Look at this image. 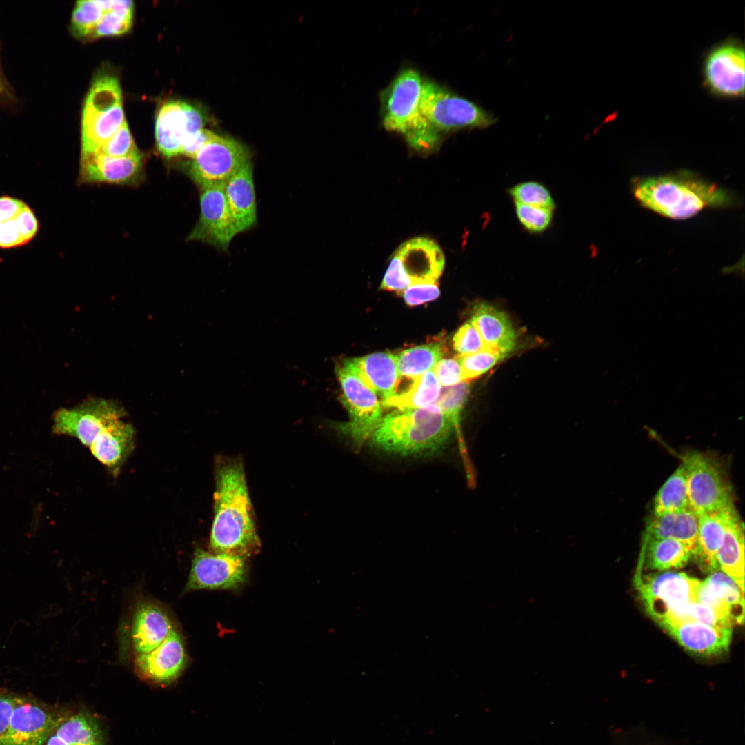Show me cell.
<instances>
[{
	"instance_id": "1",
	"label": "cell",
	"mask_w": 745,
	"mask_h": 745,
	"mask_svg": "<svg viewBox=\"0 0 745 745\" xmlns=\"http://www.w3.org/2000/svg\"><path fill=\"white\" fill-rule=\"evenodd\" d=\"M212 553L248 558L261 543L253 519L244 466L237 458H219L215 465Z\"/></svg>"
},
{
	"instance_id": "2",
	"label": "cell",
	"mask_w": 745,
	"mask_h": 745,
	"mask_svg": "<svg viewBox=\"0 0 745 745\" xmlns=\"http://www.w3.org/2000/svg\"><path fill=\"white\" fill-rule=\"evenodd\" d=\"M635 199L645 208L673 219L691 218L710 208H730L737 199L728 190L689 170L635 178Z\"/></svg>"
},
{
	"instance_id": "3",
	"label": "cell",
	"mask_w": 745,
	"mask_h": 745,
	"mask_svg": "<svg viewBox=\"0 0 745 745\" xmlns=\"http://www.w3.org/2000/svg\"><path fill=\"white\" fill-rule=\"evenodd\" d=\"M453 432L441 409L426 407L395 410L383 416L370 437L383 451L400 455L435 453L441 448Z\"/></svg>"
},
{
	"instance_id": "4",
	"label": "cell",
	"mask_w": 745,
	"mask_h": 745,
	"mask_svg": "<svg viewBox=\"0 0 745 745\" xmlns=\"http://www.w3.org/2000/svg\"><path fill=\"white\" fill-rule=\"evenodd\" d=\"M420 111L429 125L439 134L466 128H486L497 120L473 101L425 79Z\"/></svg>"
},
{
	"instance_id": "5",
	"label": "cell",
	"mask_w": 745,
	"mask_h": 745,
	"mask_svg": "<svg viewBox=\"0 0 745 745\" xmlns=\"http://www.w3.org/2000/svg\"><path fill=\"white\" fill-rule=\"evenodd\" d=\"M336 371L342 390L341 402L349 414V421L338 425L339 430L358 451L380 424L381 404L377 395L344 361L337 366Z\"/></svg>"
},
{
	"instance_id": "6",
	"label": "cell",
	"mask_w": 745,
	"mask_h": 745,
	"mask_svg": "<svg viewBox=\"0 0 745 745\" xmlns=\"http://www.w3.org/2000/svg\"><path fill=\"white\" fill-rule=\"evenodd\" d=\"M423 81L417 70L408 68L394 79L383 94L384 127L403 134L406 140L433 128L420 111Z\"/></svg>"
},
{
	"instance_id": "7",
	"label": "cell",
	"mask_w": 745,
	"mask_h": 745,
	"mask_svg": "<svg viewBox=\"0 0 745 745\" xmlns=\"http://www.w3.org/2000/svg\"><path fill=\"white\" fill-rule=\"evenodd\" d=\"M689 508L697 515L734 506L730 485L717 462L704 453L691 452L682 459Z\"/></svg>"
},
{
	"instance_id": "8",
	"label": "cell",
	"mask_w": 745,
	"mask_h": 745,
	"mask_svg": "<svg viewBox=\"0 0 745 745\" xmlns=\"http://www.w3.org/2000/svg\"><path fill=\"white\" fill-rule=\"evenodd\" d=\"M250 161L251 154L244 144L218 135L183 166V172L201 189L225 184Z\"/></svg>"
},
{
	"instance_id": "9",
	"label": "cell",
	"mask_w": 745,
	"mask_h": 745,
	"mask_svg": "<svg viewBox=\"0 0 745 745\" xmlns=\"http://www.w3.org/2000/svg\"><path fill=\"white\" fill-rule=\"evenodd\" d=\"M699 580L686 573L667 570L635 573V584L646 612L658 624L673 609L697 601Z\"/></svg>"
},
{
	"instance_id": "10",
	"label": "cell",
	"mask_w": 745,
	"mask_h": 745,
	"mask_svg": "<svg viewBox=\"0 0 745 745\" xmlns=\"http://www.w3.org/2000/svg\"><path fill=\"white\" fill-rule=\"evenodd\" d=\"M125 416L119 404L91 397L74 407L56 410L52 415V430L57 435L74 437L90 447L103 430Z\"/></svg>"
},
{
	"instance_id": "11",
	"label": "cell",
	"mask_w": 745,
	"mask_h": 745,
	"mask_svg": "<svg viewBox=\"0 0 745 745\" xmlns=\"http://www.w3.org/2000/svg\"><path fill=\"white\" fill-rule=\"evenodd\" d=\"M248 575L247 559L214 553L197 548L185 591L201 589L237 590Z\"/></svg>"
},
{
	"instance_id": "12",
	"label": "cell",
	"mask_w": 745,
	"mask_h": 745,
	"mask_svg": "<svg viewBox=\"0 0 745 745\" xmlns=\"http://www.w3.org/2000/svg\"><path fill=\"white\" fill-rule=\"evenodd\" d=\"M745 54L742 43L726 40L713 48L704 61L702 73L706 88L724 98L744 94Z\"/></svg>"
},
{
	"instance_id": "13",
	"label": "cell",
	"mask_w": 745,
	"mask_h": 745,
	"mask_svg": "<svg viewBox=\"0 0 745 745\" xmlns=\"http://www.w3.org/2000/svg\"><path fill=\"white\" fill-rule=\"evenodd\" d=\"M200 190V214L188 241H200L226 251L237 232L224 192V184Z\"/></svg>"
},
{
	"instance_id": "14",
	"label": "cell",
	"mask_w": 745,
	"mask_h": 745,
	"mask_svg": "<svg viewBox=\"0 0 745 745\" xmlns=\"http://www.w3.org/2000/svg\"><path fill=\"white\" fill-rule=\"evenodd\" d=\"M62 717L35 702L17 697L0 745H43Z\"/></svg>"
},
{
	"instance_id": "15",
	"label": "cell",
	"mask_w": 745,
	"mask_h": 745,
	"mask_svg": "<svg viewBox=\"0 0 745 745\" xmlns=\"http://www.w3.org/2000/svg\"><path fill=\"white\" fill-rule=\"evenodd\" d=\"M201 112L187 103L169 101L159 109L156 118L155 139L159 152L167 159L181 155L185 141L203 128Z\"/></svg>"
},
{
	"instance_id": "16",
	"label": "cell",
	"mask_w": 745,
	"mask_h": 745,
	"mask_svg": "<svg viewBox=\"0 0 745 745\" xmlns=\"http://www.w3.org/2000/svg\"><path fill=\"white\" fill-rule=\"evenodd\" d=\"M187 664L185 645L175 629L151 651L137 655L135 667L143 679L157 684H167L177 679Z\"/></svg>"
},
{
	"instance_id": "17",
	"label": "cell",
	"mask_w": 745,
	"mask_h": 745,
	"mask_svg": "<svg viewBox=\"0 0 745 745\" xmlns=\"http://www.w3.org/2000/svg\"><path fill=\"white\" fill-rule=\"evenodd\" d=\"M143 156L141 152L123 157H110L99 152L81 154L79 181L132 184L143 174Z\"/></svg>"
},
{
	"instance_id": "18",
	"label": "cell",
	"mask_w": 745,
	"mask_h": 745,
	"mask_svg": "<svg viewBox=\"0 0 745 745\" xmlns=\"http://www.w3.org/2000/svg\"><path fill=\"white\" fill-rule=\"evenodd\" d=\"M410 286L435 284L444 268L445 258L439 246L426 237L411 239L395 252Z\"/></svg>"
},
{
	"instance_id": "19",
	"label": "cell",
	"mask_w": 745,
	"mask_h": 745,
	"mask_svg": "<svg viewBox=\"0 0 745 745\" xmlns=\"http://www.w3.org/2000/svg\"><path fill=\"white\" fill-rule=\"evenodd\" d=\"M176 629L166 610L152 602H143L133 615L130 638L137 655L148 653L161 644Z\"/></svg>"
},
{
	"instance_id": "20",
	"label": "cell",
	"mask_w": 745,
	"mask_h": 745,
	"mask_svg": "<svg viewBox=\"0 0 745 745\" xmlns=\"http://www.w3.org/2000/svg\"><path fill=\"white\" fill-rule=\"evenodd\" d=\"M39 229L38 219L26 203L11 196H0V248H14L28 244Z\"/></svg>"
},
{
	"instance_id": "21",
	"label": "cell",
	"mask_w": 745,
	"mask_h": 745,
	"mask_svg": "<svg viewBox=\"0 0 745 745\" xmlns=\"http://www.w3.org/2000/svg\"><path fill=\"white\" fill-rule=\"evenodd\" d=\"M666 630L686 650L702 656H716L728 650L732 628H718L693 621L668 626Z\"/></svg>"
},
{
	"instance_id": "22",
	"label": "cell",
	"mask_w": 745,
	"mask_h": 745,
	"mask_svg": "<svg viewBox=\"0 0 745 745\" xmlns=\"http://www.w3.org/2000/svg\"><path fill=\"white\" fill-rule=\"evenodd\" d=\"M224 192L237 234L250 230L257 222L252 161L225 183Z\"/></svg>"
},
{
	"instance_id": "23",
	"label": "cell",
	"mask_w": 745,
	"mask_h": 745,
	"mask_svg": "<svg viewBox=\"0 0 745 745\" xmlns=\"http://www.w3.org/2000/svg\"><path fill=\"white\" fill-rule=\"evenodd\" d=\"M133 426L120 419L103 430L93 441V456L114 476H117L135 446Z\"/></svg>"
},
{
	"instance_id": "24",
	"label": "cell",
	"mask_w": 745,
	"mask_h": 745,
	"mask_svg": "<svg viewBox=\"0 0 745 745\" xmlns=\"http://www.w3.org/2000/svg\"><path fill=\"white\" fill-rule=\"evenodd\" d=\"M486 348L508 355L517 344V334L508 317L488 303L475 305L470 320Z\"/></svg>"
},
{
	"instance_id": "25",
	"label": "cell",
	"mask_w": 745,
	"mask_h": 745,
	"mask_svg": "<svg viewBox=\"0 0 745 745\" xmlns=\"http://www.w3.org/2000/svg\"><path fill=\"white\" fill-rule=\"evenodd\" d=\"M344 361L382 401L393 395L399 378L395 355L377 352Z\"/></svg>"
},
{
	"instance_id": "26",
	"label": "cell",
	"mask_w": 745,
	"mask_h": 745,
	"mask_svg": "<svg viewBox=\"0 0 745 745\" xmlns=\"http://www.w3.org/2000/svg\"><path fill=\"white\" fill-rule=\"evenodd\" d=\"M736 511L732 506L698 515L697 540L693 555L706 571L719 569L716 556L723 542L728 522Z\"/></svg>"
},
{
	"instance_id": "27",
	"label": "cell",
	"mask_w": 745,
	"mask_h": 745,
	"mask_svg": "<svg viewBox=\"0 0 745 745\" xmlns=\"http://www.w3.org/2000/svg\"><path fill=\"white\" fill-rule=\"evenodd\" d=\"M691 557V550L680 542L646 537L636 572L658 573L680 568Z\"/></svg>"
},
{
	"instance_id": "28",
	"label": "cell",
	"mask_w": 745,
	"mask_h": 745,
	"mask_svg": "<svg viewBox=\"0 0 745 745\" xmlns=\"http://www.w3.org/2000/svg\"><path fill=\"white\" fill-rule=\"evenodd\" d=\"M698 531V515L690 508L654 515L646 525V537L670 539L695 550Z\"/></svg>"
},
{
	"instance_id": "29",
	"label": "cell",
	"mask_w": 745,
	"mask_h": 745,
	"mask_svg": "<svg viewBox=\"0 0 745 745\" xmlns=\"http://www.w3.org/2000/svg\"><path fill=\"white\" fill-rule=\"evenodd\" d=\"M126 121L122 104L110 109H83L81 152L97 151Z\"/></svg>"
},
{
	"instance_id": "30",
	"label": "cell",
	"mask_w": 745,
	"mask_h": 745,
	"mask_svg": "<svg viewBox=\"0 0 745 745\" xmlns=\"http://www.w3.org/2000/svg\"><path fill=\"white\" fill-rule=\"evenodd\" d=\"M716 560L718 568L744 591V528L737 510L728 522Z\"/></svg>"
},
{
	"instance_id": "31",
	"label": "cell",
	"mask_w": 745,
	"mask_h": 745,
	"mask_svg": "<svg viewBox=\"0 0 745 745\" xmlns=\"http://www.w3.org/2000/svg\"><path fill=\"white\" fill-rule=\"evenodd\" d=\"M43 745H103L101 728L86 712L63 717Z\"/></svg>"
},
{
	"instance_id": "32",
	"label": "cell",
	"mask_w": 745,
	"mask_h": 745,
	"mask_svg": "<svg viewBox=\"0 0 745 745\" xmlns=\"http://www.w3.org/2000/svg\"><path fill=\"white\" fill-rule=\"evenodd\" d=\"M440 393V384L433 369L417 377L403 393L382 401V405L396 410L426 407L435 404Z\"/></svg>"
},
{
	"instance_id": "33",
	"label": "cell",
	"mask_w": 745,
	"mask_h": 745,
	"mask_svg": "<svg viewBox=\"0 0 745 745\" xmlns=\"http://www.w3.org/2000/svg\"><path fill=\"white\" fill-rule=\"evenodd\" d=\"M444 355L441 343H428L403 350L395 355L399 377L415 379L433 368Z\"/></svg>"
},
{
	"instance_id": "34",
	"label": "cell",
	"mask_w": 745,
	"mask_h": 745,
	"mask_svg": "<svg viewBox=\"0 0 745 745\" xmlns=\"http://www.w3.org/2000/svg\"><path fill=\"white\" fill-rule=\"evenodd\" d=\"M689 508L686 471L682 463L659 488L653 500V515Z\"/></svg>"
},
{
	"instance_id": "35",
	"label": "cell",
	"mask_w": 745,
	"mask_h": 745,
	"mask_svg": "<svg viewBox=\"0 0 745 745\" xmlns=\"http://www.w3.org/2000/svg\"><path fill=\"white\" fill-rule=\"evenodd\" d=\"M706 588L731 610L735 624L744 622V591L728 575L715 570L702 582Z\"/></svg>"
},
{
	"instance_id": "36",
	"label": "cell",
	"mask_w": 745,
	"mask_h": 745,
	"mask_svg": "<svg viewBox=\"0 0 745 745\" xmlns=\"http://www.w3.org/2000/svg\"><path fill=\"white\" fill-rule=\"evenodd\" d=\"M508 355L490 348L471 355L457 356L461 368L462 381L475 379L500 362Z\"/></svg>"
},
{
	"instance_id": "37",
	"label": "cell",
	"mask_w": 745,
	"mask_h": 745,
	"mask_svg": "<svg viewBox=\"0 0 745 745\" xmlns=\"http://www.w3.org/2000/svg\"><path fill=\"white\" fill-rule=\"evenodd\" d=\"M104 13L99 1H78L72 14V33L79 38H89Z\"/></svg>"
},
{
	"instance_id": "38",
	"label": "cell",
	"mask_w": 745,
	"mask_h": 745,
	"mask_svg": "<svg viewBox=\"0 0 745 745\" xmlns=\"http://www.w3.org/2000/svg\"><path fill=\"white\" fill-rule=\"evenodd\" d=\"M514 203L553 210L555 204L548 189L537 181L517 183L508 190Z\"/></svg>"
},
{
	"instance_id": "39",
	"label": "cell",
	"mask_w": 745,
	"mask_h": 745,
	"mask_svg": "<svg viewBox=\"0 0 745 745\" xmlns=\"http://www.w3.org/2000/svg\"><path fill=\"white\" fill-rule=\"evenodd\" d=\"M553 210L515 203V211L522 226L528 232L539 233L551 225Z\"/></svg>"
},
{
	"instance_id": "40",
	"label": "cell",
	"mask_w": 745,
	"mask_h": 745,
	"mask_svg": "<svg viewBox=\"0 0 745 745\" xmlns=\"http://www.w3.org/2000/svg\"><path fill=\"white\" fill-rule=\"evenodd\" d=\"M132 19V11L111 10L106 12L94 28L89 38L123 34L130 28Z\"/></svg>"
},
{
	"instance_id": "41",
	"label": "cell",
	"mask_w": 745,
	"mask_h": 745,
	"mask_svg": "<svg viewBox=\"0 0 745 745\" xmlns=\"http://www.w3.org/2000/svg\"><path fill=\"white\" fill-rule=\"evenodd\" d=\"M103 155L123 157L137 154L139 152L130 134L126 121L97 151Z\"/></svg>"
},
{
	"instance_id": "42",
	"label": "cell",
	"mask_w": 745,
	"mask_h": 745,
	"mask_svg": "<svg viewBox=\"0 0 745 745\" xmlns=\"http://www.w3.org/2000/svg\"><path fill=\"white\" fill-rule=\"evenodd\" d=\"M686 612L688 621L725 628H732L734 624L727 615L698 601L690 602Z\"/></svg>"
},
{
	"instance_id": "43",
	"label": "cell",
	"mask_w": 745,
	"mask_h": 745,
	"mask_svg": "<svg viewBox=\"0 0 745 745\" xmlns=\"http://www.w3.org/2000/svg\"><path fill=\"white\" fill-rule=\"evenodd\" d=\"M453 346L458 356L471 355L486 348L470 321L464 324L455 333Z\"/></svg>"
},
{
	"instance_id": "44",
	"label": "cell",
	"mask_w": 745,
	"mask_h": 745,
	"mask_svg": "<svg viewBox=\"0 0 745 745\" xmlns=\"http://www.w3.org/2000/svg\"><path fill=\"white\" fill-rule=\"evenodd\" d=\"M439 383L443 386H451L461 381V368L457 358L440 359L433 368Z\"/></svg>"
},
{
	"instance_id": "45",
	"label": "cell",
	"mask_w": 745,
	"mask_h": 745,
	"mask_svg": "<svg viewBox=\"0 0 745 745\" xmlns=\"http://www.w3.org/2000/svg\"><path fill=\"white\" fill-rule=\"evenodd\" d=\"M399 293L408 306H415L436 299L440 290L436 283L419 284L410 286Z\"/></svg>"
},
{
	"instance_id": "46",
	"label": "cell",
	"mask_w": 745,
	"mask_h": 745,
	"mask_svg": "<svg viewBox=\"0 0 745 745\" xmlns=\"http://www.w3.org/2000/svg\"><path fill=\"white\" fill-rule=\"evenodd\" d=\"M218 135L210 130L202 128L189 137L183 143L181 155L192 159L197 152L208 143L215 139Z\"/></svg>"
},
{
	"instance_id": "47",
	"label": "cell",
	"mask_w": 745,
	"mask_h": 745,
	"mask_svg": "<svg viewBox=\"0 0 745 745\" xmlns=\"http://www.w3.org/2000/svg\"><path fill=\"white\" fill-rule=\"evenodd\" d=\"M16 700L17 697L0 695V735L7 728Z\"/></svg>"
},
{
	"instance_id": "48",
	"label": "cell",
	"mask_w": 745,
	"mask_h": 745,
	"mask_svg": "<svg viewBox=\"0 0 745 745\" xmlns=\"http://www.w3.org/2000/svg\"><path fill=\"white\" fill-rule=\"evenodd\" d=\"M4 90L5 87L0 73V92H3Z\"/></svg>"
}]
</instances>
